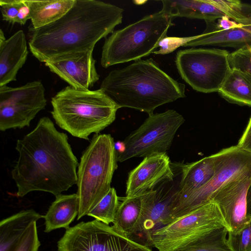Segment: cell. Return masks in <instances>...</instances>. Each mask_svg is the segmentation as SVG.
I'll return each mask as SVG.
<instances>
[{
    "label": "cell",
    "instance_id": "cell-30",
    "mask_svg": "<svg viewBox=\"0 0 251 251\" xmlns=\"http://www.w3.org/2000/svg\"><path fill=\"white\" fill-rule=\"evenodd\" d=\"M195 35L184 37H168L162 39L158 44L159 49L155 51L153 53L155 54L165 55L175 51L178 48L184 47L187 43L193 40Z\"/></svg>",
    "mask_w": 251,
    "mask_h": 251
},
{
    "label": "cell",
    "instance_id": "cell-35",
    "mask_svg": "<svg viewBox=\"0 0 251 251\" xmlns=\"http://www.w3.org/2000/svg\"><path fill=\"white\" fill-rule=\"evenodd\" d=\"M214 24L217 28L221 30H227L244 25L232 20L227 16L218 19L217 22L214 21Z\"/></svg>",
    "mask_w": 251,
    "mask_h": 251
},
{
    "label": "cell",
    "instance_id": "cell-14",
    "mask_svg": "<svg viewBox=\"0 0 251 251\" xmlns=\"http://www.w3.org/2000/svg\"><path fill=\"white\" fill-rule=\"evenodd\" d=\"M174 178V174L167 153L146 157L128 174L126 197H141L162 184L173 181Z\"/></svg>",
    "mask_w": 251,
    "mask_h": 251
},
{
    "label": "cell",
    "instance_id": "cell-1",
    "mask_svg": "<svg viewBox=\"0 0 251 251\" xmlns=\"http://www.w3.org/2000/svg\"><path fill=\"white\" fill-rule=\"evenodd\" d=\"M15 148L18 158L11 176L18 197L43 191L56 197L77 183L79 163L68 137L49 117L41 118L31 131L17 141Z\"/></svg>",
    "mask_w": 251,
    "mask_h": 251
},
{
    "label": "cell",
    "instance_id": "cell-28",
    "mask_svg": "<svg viewBox=\"0 0 251 251\" xmlns=\"http://www.w3.org/2000/svg\"><path fill=\"white\" fill-rule=\"evenodd\" d=\"M227 242L231 251H251V219L236 231L228 232Z\"/></svg>",
    "mask_w": 251,
    "mask_h": 251
},
{
    "label": "cell",
    "instance_id": "cell-18",
    "mask_svg": "<svg viewBox=\"0 0 251 251\" xmlns=\"http://www.w3.org/2000/svg\"><path fill=\"white\" fill-rule=\"evenodd\" d=\"M162 12L173 17H185L216 21L226 16L225 8L219 0H161Z\"/></svg>",
    "mask_w": 251,
    "mask_h": 251
},
{
    "label": "cell",
    "instance_id": "cell-13",
    "mask_svg": "<svg viewBox=\"0 0 251 251\" xmlns=\"http://www.w3.org/2000/svg\"><path fill=\"white\" fill-rule=\"evenodd\" d=\"M171 182L162 184L142 196L139 218L126 235L130 239L151 248L153 232L172 222L170 215L177 188L173 184L168 186Z\"/></svg>",
    "mask_w": 251,
    "mask_h": 251
},
{
    "label": "cell",
    "instance_id": "cell-16",
    "mask_svg": "<svg viewBox=\"0 0 251 251\" xmlns=\"http://www.w3.org/2000/svg\"><path fill=\"white\" fill-rule=\"evenodd\" d=\"M93 51L69 55L45 63L50 71L77 89H89L99 79Z\"/></svg>",
    "mask_w": 251,
    "mask_h": 251
},
{
    "label": "cell",
    "instance_id": "cell-37",
    "mask_svg": "<svg viewBox=\"0 0 251 251\" xmlns=\"http://www.w3.org/2000/svg\"><path fill=\"white\" fill-rule=\"evenodd\" d=\"M6 39H5V37L4 35V33L2 30V29H0V44L4 42Z\"/></svg>",
    "mask_w": 251,
    "mask_h": 251
},
{
    "label": "cell",
    "instance_id": "cell-24",
    "mask_svg": "<svg viewBox=\"0 0 251 251\" xmlns=\"http://www.w3.org/2000/svg\"><path fill=\"white\" fill-rule=\"evenodd\" d=\"M218 92L229 102L251 106V76L231 69Z\"/></svg>",
    "mask_w": 251,
    "mask_h": 251
},
{
    "label": "cell",
    "instance_id": "cell-31",
    "mask_svg": "<svg viewBox=\"0 0 251 251\" xmlns=\"http://www.w3.org/2000/svg\"><path fill=\"white\" fill-rule=\"evenodd\" d=\"M40 245L35 222L31 226L16 251H38Z\"/></svg>",
    "mask_w": 251,
    "mask_h": 251
},
{
    "label": "cell",
    "instance_id": "cell-3",
    "mask_svg": "<svg viewBox=\"0 0 251 251\" xmlns=\"http://www.w3.org/2000/svg\"><path fill=\"white\" fill-rule=\"evenodd\" d=\"M100 89L119 108H132L149 115L157 107L186 97L185 84L171 77L152 58L111 71Z\"/></svg>",
    "mask_w": 251,
    "mask_h": 251
},
{
    "label": "cell",
    "instance_id": "cell-6",
    "mask_svg": "<svg viewBox=\"0 0 251 251\" xmlns=\"http://www.w3.org/2000/svg\"><path fill=\"white\" fill-rule=\"evenodd\" d=\"M115 144L110 134H95L80 158L77 172L79 208L77 220L89 212L107 194L117 168Z\"/></svg>",
    "mask_w": 251,
    "mask_h": 251
},
{
    "label": "cell",
    "instance_id": "cell-7",
    "mask_svg": "<svg viewBox=\"0 0 251 251\" xmlns=\"http://www.w3.org/2000/svg\"><path fill=\"white\" fill-rule=\"evenodd\" d=\"M229 53L215 48H191L178 50L175 63L177 71L196 91L218 92L231 71Z\"/></svg>",
    "mask_w": 251,
    "mask_h": 251
},
{
    "label": "cell",
    "instance_id": "cell-12",
    "mask_svg": "<svg viewBox=\"0 0 251 251\" xmlns=\"http://www.w3.org/2000/svg\"><path fill=\"white\" fill-rule=\"evenodd\" d=\"M41 81L17 87L0 86V130L29 126L31 121L47 105Z\"/></svg>",
    "mask_w": 251,
    "mask_h": 251
},
{
    "label": "cell",
    "instance_id": "cell-9",
    "mask_svg": "<svg viewBox=\"0 0 251 251\" xmlns=\"http://www.w3.org/2000/svg\"><path fill=\"white\" fill-rule=\"evenodd\" d=\"M215 155L213 177L201 188L173 203L170 215L172 221L210 201L213 196L229 182L251 177V152L237 145L223 149Z\"/></svg>",
    "mask_w": 251,
    "mask_h": 251
},
{
    "label": "cell",
    "instance_id": "cell-25",
    "mask_svg": "<svg viewBox=\"0 0 251 251\" xmlns=\"http://www.w3.org/2000/svg\"><path fill=\"white\" fill-rule=\"evenodd\" d=\"M141 207L142 196L123 198L120 201L112 226L127 235L139 218Z\"/></svg>",
    "mask_w": 251,
    "mask_h": 251
},
{
    "label": "cell",
    "instance_id": "cell-38",
    "mask_svg": "<svg viewBox=\"0 0 251 251\" xmlns=\"http://www.w3.org/2000/svg\"><path fill=\"white\" fill-rule=\"evenodd\" d=\"M248 18L250 19V20L251 21V12L250 15L249 16Z\"/></svg>",
    "mask_w": 251,
    "mask_h": 251
},
{
    "label": "cell",
    "instance_id": "cell-23",
    "mask_svg": "<svg viewBox=\"0 0 251 251\" xmlns=\"http://www.w3.org/2000/svg\"><path fill=\"white\" fill-rule=\"evenodd\" d=\"M75 0H25L29 7L31 28L38 29L51 24L63 16Z\"/></svg>",
    "mask_w": 251,
    "mask_h": 251
},
{
    "label": "cell",
    "instance_id": "cell-29",
    "mask_svg": "<svg viewBox=\"0 0 251 251\" xmlns=\"http://www.w3.org/2000/svg\"><path fill=\"white\" fill-rule=\"evenodd\" d=\"M231 69L245 72L251 76V46H246L229 53Z\"/></svg>",
    "mask_w": 251,
    "mask_h": 251
},
{
    "label": "cell",
    "instance_id": "cell-36",
    "mask_svg": "<svg viewBox=\"0 0 251 251\" xmlns=\"http://www.w3.org/2000/svg\"><path fill=\"white\" fill-rule=\"evenodd\" d=\"M247 216L248 219H251V183L247 197Z\"/></svg>",
    "mask_w": 251,
    "mask_h": 251
},
{
    "label": "cell",
    "instance_id": "cell-17",
    "mask_svg": "<svg viewBox=\"0 0 251 251\" xmlns=\"http://www.w3.org/2000/svg\"><path fill=\"white\" fill-rule=\"evenodd\" d=\"M206 27L203 32L184 47L212 46L235 48L238 49L251 46V24H244L227 30L219 29L214 21L205 22Z\"/></svg>",
    "mask_w": 251,
    "mask_h": 251
},
{
    "label": "cell",
    "instance_id": "cell-10",
    "mask_svg": "<svg viewBox=\"0 0 251 251\" xmlns=\"http://www.w3.org/2000/svg\"><path fill=\"white\" fill-rule=\"evenodd\" d=\"M221 226L226 227L224 218L217 205L210 201L154 232L152 247L176 251Z\"/></svg>",
    "mask_w": 251,
    "mask_h": 251
},
{
    "label": "cell",
    "instance_id": "cell-2",
    "mask_svg": "<svg viewBox=\"0 0 251 251\" xmlns=\"http://www.w3.org/2000/svg\"><path fill=\"white\" fill-rule=\"evenodd\" d=\"M124 10L97 0H75L56 21L30 29L28 45L39 61L51 62L71 54L93 51L96 43L122 23Z\"/></svg>",
    "mask_w": 251,
    "mask_h": 251
},
{
    "label": "cell",
    "instance_id": "cell-34",
    "mask_svg": "<svg viewBox=\"0 0 251 251\" xmlns=\"http://www.w3.org/2000/svg\"><path fill=\"white\" fill-rule=\"evenodd\" d=\"M29 19L30 20L29 7L25 0H21L17 17L16 23L24 25Z\"/></svg>",
    "mask_w": 251,
    "mask_h": 251
},
{
    "label": "cell",
    "instance_id": "cell-33",
    "mask_svg": "<svg viewBox=\"0 0 251 251\" xmlns=\"http://www.w3.org/2000/svg\"><path fill=\"white\" fill-rule=\"evenodd\" d=\"M237 145L242 149L251 152V117Z\"/></svg>",
    "mask_w": 251,
    "mask_h": 251
},
{
    "label": "cell",
    "instance_id": "cell-4",
    "mask_svg": "<svg viewBox=\"0 0 251 251\" xmlns=\"http://www.w3.org/2000/svg\"><path fill=\"white\" fill-rule=\"evenodd\" d=\"M51 103L56 125L72 136L85 140L110 125L119 108L100 89H77L70 86L57 93Z\"/></svg>",
    "mask_w": 251,
    "mask_h": 251
},
{
    "label": "cell",
    "instance_id": "cell-5",
    "mask_svg": "<svg viewBox=\"0 0 251 251\" xmlns=\"http://www.w3.org/2000/svg\"><path fill=\"white\" fill-rule=\"evenodd\" d=\"M174 18L161 10L148 15L122 29L114 31L105 40L100 63L111 66L136 61L153 53L159 42L174 25Z\"/></svg>",
    "mask_w": 251,
    "mask_h": 251
},
{
    "label": "cell",
    "instance_id": "cell-21",
    "mask_svg": "<svg viewBox=\"0 0 251 251\" xmlns=\"http://www.w3.org/2000/svg\"><path fill=\"white\" fill-rule=\"evenodd\" d=\"M44 218L34 210L21 211L0 222V251H16L32 224Z\"/></svg>",
    "mask_w": 251,
    "mask_h": 251
},
{
    "label": "cell",
    "instance_id": "cell-8",
    "mask_svg": "<svg viewBox=\"0 0 251 251\" xmlns=\"http://www.w3.org/2000/svg\"><path fill=\"white\" fill-rule=\"evenodd\" d=\"M184 121L183 116L174 109L149 115L122 142L123 148L116 151L117 161L166 153Z\"/></svg>",
    "mask_w": 251,
    "mask_h": 251
},
{
    "label": "cell",
    "instance_id": "cell-19",
    "mask_svg": "<svg viewBox=\"0 0 251 251\" xmlns=\"http://www.w3.org/2000/svg\"><path fill=\"white\" fill-rule=\"evenodd\" d=\"M28 55L25 34L22 30L0 44V86L16 80L18 72Z\"/></svg>",
    "mask_w": 251,
    "mask_h": 251
},
{
    "label": "cell",
    "instance_id": "cell-27",
    "mask_svg": "<svg viewBox=\"0 0 251 251\" xmlns=\"http://www.w3.org/2000/svg\"><path fill=\"white\" fill-rule=\"evenodd\" d=\"M119 198L115 188L111 187L107 194L88 214L87 216L107 225L113 223L119 205Z\"/></svg>",
    "mask_w": 251,
    "mask_h": 251
},
{
    "label": "cell",
    "instance_id": "cell-32",
    "mask_svg": "<svg viewBox=\"0 0 251 251\" xmlns=\"http://www.w3.org/2000/svg\"><path fill=\"white\" fill-rule=\"evenodd\" d=\"M21 0H0L2 20L10 23H16Z\"/></svg>",
    "mask_w": 251,
    "mask_h": 251
},
{
    "label": "cell",
    "instance_id": "cell-22",
    "mask_svg": "<svg viewBox=\"0 0 251 251\" xmlns=\"http://www.w3.org/2000/svg\"><path fill=\"white\" fill-rule=\"evenodd\" d=\"M79 208L77 195H60L55 197L44 216L46 233L55 229L69 227L70 224L77 216Z\"/></svg>",
    "mask_w": 251,
    "mask_h": 251
},
{
    "label": "cell",
    "instance_id": "cell-15",
    "mask_svg": "<svg viewBox=\"0 0 251 251\" xmlns=\"http://www.w3.org/2000/svg\"><path fill=\"white\" fill-rule=\"evenodd\" d=\"M251 177L232 181L219 190L211 201L218 206L229 231H236L251 219L247 216V197Z\"/></svg>",
    "mask_w": 251,
    "mask_h": 251
},
{
    "label": "cell",
    "instance_id": "cell-26",
    "mask_svg": "<svg viewBox=\"0 0 251 251\" xmlns=\"http://www.w3.org/2000/svg\"><path fill=\"white\" fill-rule=\"evenodd\" d=\"M228 230L217 228L193 243L176 251H231L227 242Z\"/></svg>",
    "mask_w": 251,
    "mask_h": 251
},
{
    "label": "cell",
    "instance_id": "cell-20",
    "mask_svg": "<svg viewBox=\"0 0 251 251\" xmlns=\"http://www.w3.org/2000/svg\"><path fill=\"white\" fill-rule=\"evenodd\" d=\"M215 154L183 165L181 179L173 203L187 197L207 183L215 173Z\"/></svg>",
    "mask_w": 251,
    "mask_h": 251
},
{
    "label": "cell",
    "instance_id": "cell-11",
    "mask_svg": "<svg viewBox=\"0 0 251 251\" xmlns=\"http://www.w3.org/2000/svg\"><path fill=\"white\" fill-rule=\"evenodd\" d=\"M58 251H152L113 226L94 220L66 229L57 242Z\"/></svg>",
    "mask_w": 251,
    "mask_h": 251
}]
</instances>
